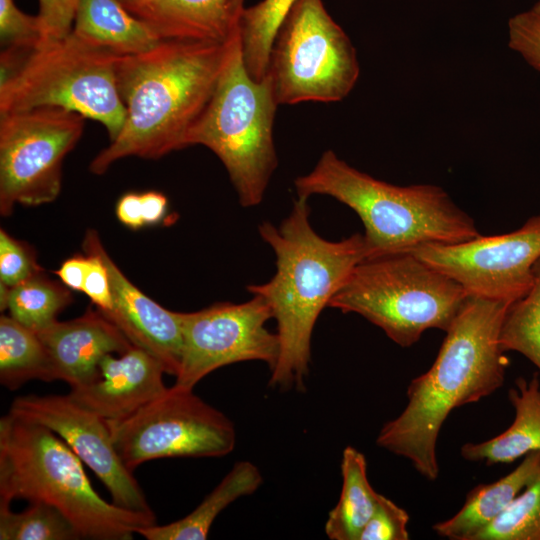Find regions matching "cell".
Segmentation results:
<instances>
[{
    "label": "cell",
    "instance_id": "cell-1",
    "mask_svg": "<svg viewBox=\"0 0 540 540\" xmlns=\"http://www.w3.org/2000/svg\"><path fill=\"white\" fill-rule=\"evenodd\" d=\"M239 34L226 43L162 40L137 55L118 56L115 76L126 108L116 139L90 163L101 175L129 156L158 159L186 148L187 134L210 100Z\"/></svg>",
    "mask_w": 540,
    "mask_h": 540
},
{
    "label": "cell",
    "instance_id": "cell-2",
    "mask_svg": "<svg viewBox=\"0 0 540 540\" xmlns=\"http://www.w3.org/2000/svg\"><path fill=\"white\" fill-rule=\"evenodd\" d=\"M510 304L468 296L432 366L410 382L405 408L377 436L378 446L409 460L427 480L439 475L437 440L451 411L504 384L507 361L499 333Z\"/></svg>",
    "mask_w": 540,
    "mask_h": 540
},
{
    "label": "cell",
    "instance_id": "cell-3",
    "mask_svg": "<svg viewBox=\"0 0 540 540\" xmlns=\"http://www.w3.org/2000/svg\"><path fill=\"white\" fill-rule=\"evenodd\" d=\"M307 197L297 196L288 216L258 227L275 254L276 271L266 283L248 285L269 305L277 323L278 360L270 386L302 389L309 371L315 323L354 267L366 258L363 234L339 241L321 237L310 223Z\"/></svg>",
    "mask_w": 540,
    "mask_h": 540
},
{
    "label": "cell",
    "instance_id": "cell-4",
    "mask_svg": "<svg viewBox=\"0 0 540 540\" xmlns=\"http://www.w3.org/2000/svg\"><path fill=\"white\" fill-rule=\"evenodd\" d=\"M297 196H330L351 208L364 226L366 258L454 244L481 233L473 218L441 187L396 186L361 172L325 151L315 167L294 181Z\"/></svg>",
    "mask_w": 540,
    "mask_h": 540
},
{
    "label": "cell",
    "instance_id": "cell-5",
    "mask_svg": "<svg viewBox=\"0 0 540 540\" xmlns=\"http://www.w3.org/2000/svg\"><path fill=\"white\" fill-rule=\"evenodd\" d=\"M82 460L48 427L9 410L0 419V506L15 499L58 509L82 539L130 540L156 517L105 501Z\"/></svg>",
    "mask_w": 540,
    "mask_h": 540
},
{
    "label": "cell",
    "instance_id": "cell-6",
    "mask_svg": "<svg viewBox=\"0 0 540 540\" xmlns=\"http://www.w3.org/2000/svg\"><path fill=\"white\" fill-rule=\"evenodd\" d=\"M278 105L269 78L256 81L247 72L239 34L186 145L205 146L219 158L243 207L262 202L278 166L273 141Z\"/></svg>",
    "mask_w": 540,
    "mask_h": 540
},
{
    "label": "cell",
    "instance_id": "cell-7",
    "mask_svg": "<svg viewBox=\"0 0 540 540\" xmlns=\"http://www.w3.org/2000/svg\"><path fill=\"white\" fill-rule=\"evenodd\" d=\"M468 296L449 276L405 252L360 261L328 307L359 314L410 347L428 329L446 332Z\"/></svg>",
    "mask_w": 540,
    "mask_h": 540
},
{
    "label": "cell",
    "instance_id": "cell-8",
    "mask_svg": "<svg viewBox=\"0 0 540 540\" xmlns=\"http://www.w3.org/2000/svg\"><path fill=\"white\" fill-rule=\"evenodd\" d=\"M117 57L85 45L70 33L40 45L0 82V114L40 107L65 109L102 124L111 142L126 117L116 84Z\"/></svg>",
    "mask_w": 540,
    "mask_h": 540
},
{
    "label": "cell",
    "instance_id": "cell-9",
    "mask_svg": "<svg viewBox=\"0 0 540 540\" xmlns=\"http://www.w3.org/2000/svg\"><path fill=\"white\" fill-rule=\"evenodd\" d=\"M360 73L356 50L322 0H296L279 26L267 74L279 105L337 102Z\"/></svg>",
    "mask_w": 540,
    "mask_h": 540
},
{
    "label": "cell",
    "instance_id": "cell-10",
    "mask_svg": "<svg viewBox=\"0 0 540 540\" xmlns=\"http://www.w3.org/2000/svg\"><path fill=\"white\" fill-rule=\"evenodd\" d=\"M108 425L114 447L131 472L160 458L223 457L236 443L234 424L226 415L193 389L175 384L135 413Z\"/></svg>",
    "mask_w": 540,
    "mask_h": 540
},
{
    "label": "cell",
    "instance_id": "cell-11",
    "mask_svg": "<svg viewBox=\"0 0 540 540\" xmlns=\"http://www.w3.org/2000/svg\"><path fill=\"white\" fill-rule=\"evenodd\" d=\"M85 118L57 107L0 114V214L16 204L53 202L62 186V164L84 130Z\"/></svg>",
    "mask_w": 540,
    "mask_h": 540
},
{
    "label": "cell",
    "instance_id": "cell-12",
    "mask_svg": "<svg viewBox=\"0 0 540 540\" xmlns=\"http://www.w3.org/2000/svg\"><path fill=\"white\" fill-rule=\"evenodd\" d=\"M182 357L175 385L193 389L209 373L243 361H262L272 370L279 356L277 333L266 328L272 312L259 295L242 303L218 302L180 312Z\"/></svg>",
    "mask_w": 540,
    "mask_h": 540
},
{
    "label": "cell",
    "instance_id": "cell-13",
    "mask_svg": "<svg viewBox=\"0 0 540 540\" xmlns=\"http://www.w3.org/2000/svg\"><path fill=\"white\" fill-rule=\"evenodd\" d=\"M460 284L469 296L512 303L530 288L540 259V213L505 234L412 251Z\"/></svg>",
    "mask_w": 540,
    "mask_h": 540
},
{
    "label": "cell",
    "instance_id": "cell-14",
    "mask_svg": "<svg viewBox=\"0 0 540 540\" xmlns=\"http://www.w3.org/2000/svg\"><path fill=\"white\" fill-rule=\"evenodd\" d=\"M10 411L60 436L102 481L113 504L156 517L133 472L118 455L107 420L78 405L68 394L19 396L13 400Z\"/></svg>",
    "mask_w": 540,
    "mask_h": 540
},
{
    "label": "cell",
    "instance_id": "cell-15",
    "mask_svg": "<svg viewBox=\"0 0 540 540\" xmlns=\"http://www.w3.org/2000/svg\"><path fill=\"white\" fill-rule=\"evenodd\" d=\"M83 249L97 253L109 273L112 309L103 314L134 346L155 357L166 374L176 377L182 357L180 312L163 308L130 282L106 252L95 230L86 232Z\"/></svg>",
    "mask_w": 540,
    "mask_h": 540
},
{
    "label": "cell",
    "instance_id": "cell-16",
    "mask_svg": "<svg viewBox=\"0 0 540 540\" xmlns=\"http://www.w3.org/2000/svg\"><path fill=\"white\" fill-rule=\"evenodd\" d=\"M164 373L155 357L133 345L118 357L104 356L97 377L88 384L72 387L68 396L105 420H120L167 390Z\"/></svg>",
    "mask_w": 540,
    "mask_h": 540
},
{
    "label": "cell",
    "instance_id": "cell-17",
    "mask_svg": "<svg viewBox=\"0 0 540 540\" xmlns=\"http://www.w3.org/2000/svg\"><path fill=\"white\" fill-rule=\"evenodd\" d=\"M51 358L56 379L70 387L92 382L107 354H122L133 344L99 309L36 332Z\"/></svg>",
    "mask_w": 540,
    "mask_h": 540
},
{
    "label": "cell",
    "instance_id": "cell-18",
    "mask_svg": "<svg viewBox=\"0 0 540 540\" xmlns=\"http://www.w3.org/2000/svg\"><path fill=\"white\" fill-rule=\"evenodd\" d=\"M162 40L226 43L239 34L244 0H119Z\"/></svg>",
    "mask_w": 540,
    "mask_h": 540
},
{
    "label": "cell",
    "instance_id": "cell-19",
    "mask_svg": "<svg viewBox=\"0 0 540 540\" xmlns=\"http://www.w3.org/2000/svg\"><path fill=\"white\" fill-rule=\"evenodd\" d=\"M70 34L89 47L116 56L141 54L162 41L119 0H78Z\"/></svg>",
    "mask_w": 540,
    "mask_h": 540
},
{
    "label": "cell",
    "instance_id": "cell-20",
    "mask_svg": "<svg viewBox=\"0 0 540 540\" xmlns=\"http://www.w3.org/2000/svg\"><path fill=\"white\" fill-rule=\"evenodd\" d=\"M539 471L540 451H533L509 474L470 490L462 508L451 518L434 524L432 529L443 538L473 540L506 511Z\"/></svg>",
    "mask_w": 540,
    "mask_h": 540
},
{
    "label": "cell",
    "instance_id": "cell-21",
    "mask_svg": "<svg viewBox=\"0 0 540 540\" xmlns=\"http://www.w3.org/2000/svg\"><path fill=\"white\" fill-rule=\"evenodd\" d=\"M515 410L512 424L499 435L479 443H466L461 456L487 465L508 464L533 451H540V380L538 373L527 380L518 377L509 389Z\"/></svg>",
    "mask_w": 540,
    "mask_h": 540
},
{
    "label": "cell",
    "instance_id": "cell-22",
    "mask_svg": "<svg viewBox=\"0 0 540 540\" xmlns=\"http://www.w3.org/2000/svg\"><path fill=\"white\" fill-rule=\"evenodd\" d=\"M261 483L257 466L248 461L235 463L191 513L166 525L141 527L136 534L147 540H204L216 517L236 499L254 493Z\"/></svg>",
    "mask_w": 540,
    "mask_h": 540
},
{
    "label": "cell",
    "instance_id": "cell-23",
    "mask_svg": "<svg viewBox=\"0 0 540 540\" xmlns=\"http://www.w3.org/2000/svg\"><path fill=\"white\" fill-rule=\"evenodd\" d=\"M342 489L336 506L329 512L325 533L331 540H359L379 499L367 477L365 456L352 446L341 460Z\"/></svg>",
    "mask_w": 540,
    "mask_h": 540
},
{
    "label": "cell",
    "instance_id": "cell-24",
    "mask_svg": "<svg viewBox=\"0 0 540 540\" xmlns=\"http://www.w3.org/2000/svg\"><path fill=\"white\" fill-rule=\"evenodd\" d=\"M56 379L49 353L38 334L10 315L0 317V383L16 390L30 380Z\"/></svg>",
    "mask_w": 540,
    "mask_h": 540
},
{
    "label": "cell",
    "instance_id": "cell-25",
    "mask_svg": "<svg viewBox=\"0 0 540 540\" xmlns=\"http://www.w3.org/2000/svg\"><path fill=\"white\" fill-rule=\"evenodd\" d=\"M296 0H262L244 8L239 23L242 58L249 75L262 81L267 74L273 40Z\"/></svg>",
    "mask_w": 540,
    "mask_h": 540
},
{
    "label": "cell",
    "instance_id": "cell-26",
    "mask_svg": "<svg viewBox=\"0 0 540 540\" xmlns=\"http://www.w3.org/2000/svg\"><path fill=\"white\" fill-rule=\"evenodd\" d=\"M72 301L67 286L41 272L10 287L7 309L17 322L38 332L56 322L58 314Z\"/></svg>",
    "mask_w": 540,
    "mask_h": 540
},
{
    "label": "cell",
    "instance_id": "cell-27",
    "mask_svg": "<svg viewBox=\"0 0 540 540\" xmlns=\"http://www.w3.org/2000/svg\"><path fill=\"white\" fill-rule=\"evenodd\" d=\"M499 344L503 352L522 354L540 371V259L534 267L530 288L505 313Z\"/></svg>",
    "mask_w": 540,
    "mask_h": 540
},
{
    "label": "cell",
    "instance_id": "cell-28",
    "mask_svg": "<svg viewBox=\"0 0 540 540\" xmlns=\"http://www.w3.org/2000/svg\"><path fill=\"white\" fill-rule=\"evenodd\" d=\"M0 539L78 540L82 537L58 509L43 502H30L21 512L0 506Z\"/></svg>",
    "mask_w": 540,
    "mask_h": 540
},
{
    "label": "cell",
    "instance_id": "cell-29",
    "mask_svg": "<svg viewBox=\"0 0 540 540\" xmlns=\"http://www.w3.org/2000/svg\"><path fill=\"white\" fill-rule=\"evenodd\" d=\"M473 540H540V471L506 511Z\"/></svg>",
    "mask_w": 540,
    "mask_h": 540
},
{
    "label": "cell",
    "instance_id": "cell-30",
    "mask_svg": "<svg viewBox=\"0 0 540 540\" xmlns=\"http://www.w3.org/2000/svg\"><path fill=\"white\" fill-rule=\"evenodd\" d=\"M0 39L3 49H35L42 41L38 15L22 12L14 0H0Z\"/></svg>",
    "mask_w": 540,
    "mask_h": 540
},
{
    "label": "cell",
    "instance_id": "cell-31",
    "mask_svg": "<svg viewBox=\"0 0 540 540\" xmlns=\"http://www.w3.org/2000/svg\"><path fill=\"white\" fill-rule=\"evenodd\" d=\"M44 272L33 248L0 230V282L13 287Z\"/></svg>",
    "mask_w": 540,
    "mask_h": 540
},
{
    "label": "cell",
    "instance_id": "cell-32",
    "mask_svg": "<svg viewBox=\"0 0 540 540\" xmlns=\"http://www.w3.org/2000/svg\"><path fill=\"white\" fill-rule=\"evenodd\" d=\"M409 514L380 494L377 507L359 540H408Z\"/></svg>",
    "mask_w": 540,
    "mask_h": 540
},
{
    "label": "cell",
    "instance_id": "cell-33",
    "mask_svg": "<svg viewBox=\"0 0 540 540\" xmlns=\"http://www.w3.org/2000/svg\"><path fill=\"white\" fill-rule=\"evenodd\" d=\"M77 1L38 0V17L42 27V41L40 45L58 41L70 33Z\"/></svg>",
    "mask_w": 540,
    "mask_h": 540
},
{
    "label": "cell",
    "instance_id": "cell-34",
    "mask_svg": "<svg viewBox=\"0 0 540 540\" xmlns=\"http://www.w3.org/2000/svg\"><path fill=\"white\" fill-rule=\"evenodd\" d=\"M509 45L531 66L540 70V24L531 11L510 19Z\"/></svg>",
    "mask_w": 540,
    "mask_h": 540
},
{
    "label": "cell",
    "instance_id": "cell-35",
    "mask_svg": "<svg viewBox=\"0 0 540 540\" xmlns=\"http://www.w3.org/2000/svg\"><path fill=\"white\" fill-rule=\"evenodd\" d=\"M89 258L83 291L102 313L112 309V293L107 267L93 251H85Z\"/></svg>",
    "mask_w": 540,
    "mask_h": 540
},
{
    "label": "cell",
    "instance_id": "cell-36",
    "mask_svg": "<svg viewBox=\"0 0 540 540\" xmlns=\"http://www.w3.org/2000/svg\"><path fill=\"white\" fill-rule=\"evenodd\" d=\"M88 264L89 258L87 254L74 255L66 259L55 273L69 289L82 292Z\"/></svg>",
    "mask_w": 540,
    "mask_h": 540
},
{
    "label": "cell",
    "instance_id": "cell-37",
    "mask_svg": "<svg viewBox=\"0 0 540 540\" xmlns=\"http://www.w3.org/2000/svg\"><path fill=\"white\" fill-rule=\"evenodd\" d=\"M116 216L125 226L137 230L145 226L141 193H126L116 204Z\"/></svg>",
    "mask_w": 540,
    "mask_h": 540
},
{
    "label": "cell",
    "instance_id": "cell-38",
    "mask_svg": "<svg viewBox=\"0 0 540 540\" xmlns=\"http://www.w3.org/2000/svg\"><path fill=\"white\" fill-rule=\"evenodd\" d=\"M141 201L145 225L161 222L168 206L166 196L157 191H148L141 193Z\"/></svg>",
    "mask_w": 540,
    "mask_h": 540
},
{
    "label": "cell",
    "instance_id": "cell-39",
    "mask_svg": "<svg viewBox=\"0 0 540 540\" xmlns=\"http://www.w3.org/2000/svg\"><path fill=\"white\" fill-rule=\"evenodd\" d=\"M10 287L0 282V310L3 312L7 309V301Z\"/></svg>",
    "mask_w": 540,
    "mask_h": 540
},
{
    "label": "cell",
    "instance_id": "cell-40",
    "mask_svg": "<svg viewBox=\"0 0 540 540\" xmlns=\"http://www.w3.org/2000/svg\"><path fill=\"white\" fill-rule=\"evenodd\" d=\"M540 24V0L536 2L533 9L530 10Z\"/></svg>",
    "mask_w": 540,
    "mask_h": 540
}]
</instances>
